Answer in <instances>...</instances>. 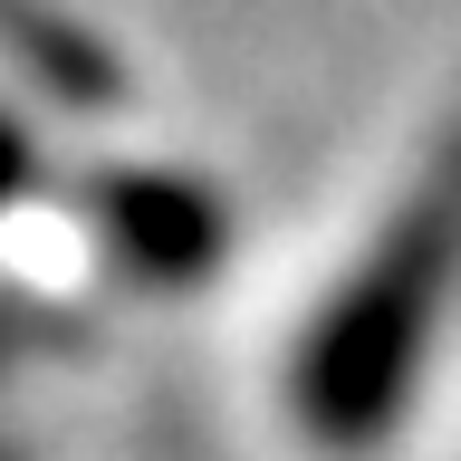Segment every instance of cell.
I'll use <instances>...</instances> for the list:
<instances>
[{
	"mask_svg": "<svg viewBox=\"0 0 461 461\" xmlns=\"http://www.w3.org/2000/svg\"><path fill=\"white\" fill-rule=\"evenodd\" d=\"M452 269H461V135L442 144V164L413 183L403 221L384 230V250L337 288V308H327L308 366H298V394L317 403L327 432H366V423H384L403 403Z\"/></svg>",
	"mask_w": 461,
	"mask_h": 461,
	"instance_id": "1",
	"label": "cell"
},
{
	"mask_svg": "<svg viewBox=\"0 0 461 461\" xmlns=\"http://www.w3.org/2000/svg\"><path fill=\"white\" fill-rule=\"evenodd\" d=\"M10 183H20V154H10V135H0V193H10Z\"/></svg>",
	"mask_w": 461,
	"mask_h": 461,
	"instance_id": "2",
	"label": "cell"
}]
</instances>
